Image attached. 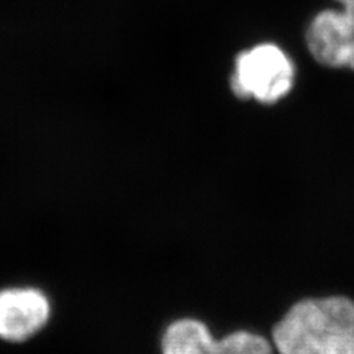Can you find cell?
<instances>
[{
    "label": "cell",
    "mask_w": 354,
    "mask_h": 354,
    "mask_svg": "<svg viewBox=\"0 0 354 354\" xmlns=\"http://www.w3.org/2000/svg\"><path fill=\"white\" fill-rule=\"evenodd\" d=\"M276 354H354V298H298L270 328Z\"/></svg>",
    "instance_id": "1"
},
{
    "label": "cell",
    "mask_w": 354,
    "mask_h": 354,
    "mask_svg": "<svg viewBox=\"0 0 354 354\" xmlns=\"http://www.w3.org/2000/svg\"><path fill=\"white\" fill-rule=\"evenodd\" d=\"M294 82L295 66L285 50L261 43L238 55L229 83L236 97L272 105L291 92Z\"/></svg>",
    "instance_id": "2"
},
{
    "label": "cell",
    "mask_w": 354,
    "mask_h": 354,
    "mask_svg": "<svg viewBox=\"0 0 354 354\" xmlns=\"http://www.w3.org/2000/svg\"><path fill=\"white\" fill-rule=\"evenodd\" d=\"M160 354H274V348L257 330L242 328L216 337L204 320L183 316L162 329Z\"/></svg>",
    "instance_id": "3"
},
{
    "label": "cell",
    "mask_w": 354,
    "mask_h": 354,
    "mask_svg": "<svg viewBox=\"0 0 354 354\" xmlns=\"http://www.w3.org/2000/svg\"><path fill=\"white\" fill-rule=\"evenodd\" d=\"M306 40L319 64L354 70V15L347 10L319 12L310 22Z\"/></svg>",
    "instance_id": "4"
},
{
    "label": "cell",
    "mask_w": 354,
    "mask_h": 354,
    "mask_svg": "<svg viewBox=\"0 0 354 354\" xmlns=\"http://www.w3.org/2000/svg\"><path fill=\"white\" fill-rule=\"evenodd\" d=\"M49 297L39 288H8L0 291V338L24 342L48 325Z\"/></svg>",
    "instance_id": "5"
},
{
    "label": "cell",
    "mask_w": 354,
    "mask_h": 354,
    "mask_svg": "<svg viewBox=\"0 0 354 354\" xmlns=\"http://www.w3.org/2000/svg\"><path fill=\"white\" fill-rule=\"evenodd\" d=\"M337 2L342 5V9L354 15V0H337Z\"/></svg>",
    "instance_id": "6"
}]
</instances>
